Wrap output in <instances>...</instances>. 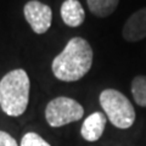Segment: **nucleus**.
Returning <instances> with one entry per match:
<instances>
[{"mask_svg":"<svg viewBox=\"0 0 146 146\" xmlns=\"http://www.w3.org/2000/svg\"><path fill=\"white\" fill-rule=\"evenodd\" d=\"M93 49L84 38L74 36L65 49L54 58L51 70L54 76L62 82H77L93 66Z\"/></svg>","mask_w":146,"mask_h":146,"instance_id":"1","label":"nucleus"},{"mask_svg":"<svg viewBox=\"0 0 146 146\" xmlns=\"http://www.w3.org/2000/svg\"><path fill=\"white\" fill-rule=\"evenodd\" d=\"M31 82L21 68L10 71L0 80V107L7 116L18 117L26 112L29 102Z\"/></svg>","mask_w":146,"mask_h":146,"instance_id":"2","label":"nucleus"},{"mask_svg":"<svg viewBox=\"0 0 146 146\" xmlns=\"http://www.w3.org/2000/svg\"><path fill=\"white\" fill-rule=\"evenodd\" d=\"M108 121L118 129H128L135 122V110L124 94L116 89H105L99 98Z\"/></svg>","mask_w":146,"mask_h":146,"instance_id":"3","label":"nucleus"},{"mask_svg":"<svg viewBox=\"0 0 146 146\" xmlns=\"http://www.w3.org/2000/svg\"><path fill=\"white\" fill-rule=\"evenodd\" d=\"M84 116L83 106L74 99L67 96H57L45 107V119L52 128L63 127L70 123L82 119Z\"/></svg>","mask_w":146,"mask_h":146,"instance_id":"4","label":"nucleus"},{"mask_svg":"<svg viewBox=\"0 0 146 146\" xmlns=\"http://www.w3.org/2000/svg\"><path fill=\"white\" fill-rule=\"evenodd\" d=\"M23 13L26 21L36 34H44L49 31L52 22L51 7L38 0H31L25 5Z\"/></svg>","mask_w":146,"mask_h":146,"instance_id":"5","label":"nucleus"},{"mask_svg":"<svg viewBox=\"0 0 146 146\" xmlns=\"http://www.w3.org/2000/svg\"><path fill=\"white\" fill-rule=\"evenodd\" d=\"M122 35L129 43H136L146 38V7L129 16L123 26Z\"/></svg>","mask_w":146,"mask_h":146,"instance_id":"6","label":"nucleus"},{"mask_svg":"<svg viewBox=\"0 0 146 146\" xmlns=\"http://www.w3.org/2000/svg\"><path fill=\"white\" fill-rule=\"evenodd\" d=\"M106 115L102 112H93L90 116L85 118L80 128V134L83 139L89 141V143H94L98 141L104 134V130L106 128Z\"/></svg>","mask_w":146,"mask_h":146,"instance_id":"7","label":"nucleus"},{"mask_svg":"<svg viewBox=\"0 0 146 146\" xmlns=\"http://www.w3.org/2000/svg\"><path fill=\"white\" fill-rule=\"evenodd\" d=\"M61 17L68 27H79L85 20V11L78 0H65L61 5Z\"/></svg>","mask_w":146,"mask_h":146,"instance_id":"8","label":"nucleus"},{"mask_svg":"<svg viewBox=\"0 0 146 146\" xmlns=\"http://www.w3.org/2000/svg\"><path fill=\"white\" fill-rule=\"evenodd\" d=\"M119 0H86L89 11L96 17H107L116 11Z\"/></svg>","mask_w":146,"mask_h":146,"instance_id":"9","label":"nucleus"},{"mask_svg":"<svg viewBox=\"0 0 146 146\" xmlns=\"http://www.w3.org/2000/svg\"><path fill=\"white\" fill-rule=\"evenodd\" d=\"M131 94L135 104L146 107V76H136L131 80Z\"/></svg>","mask_w":146,"mask_h":146,"instance_id":"10","label":"nucleus"},{"mask_svg":"<svg viewBox=\"0 0 146 146\" xmlns=\"http://www.w3.org/2000/svg\"><path fill=\"white\" fill-rule=\"evenodd\" d=\"M20 146H51L48 141H45L42 136L33 131L26 133L21 140Z\"/></svg>","mask_w":146,"mask_h":146,"instance_id":"11","label":"nucleus"},{"mask_svg":"<svg viewBox=\"0 0 146 146\" xmlns=\"http://www.w3.org/2000/svg\"><path fill=\"white\" fill-rule=\"evenodd\" d=\"M0 146H18V144L9 133L0 130Z\"/></svg>","mask_w":146,"mask_h":146,"instance_id":"12","label":"nucleus"}]
</instances>
